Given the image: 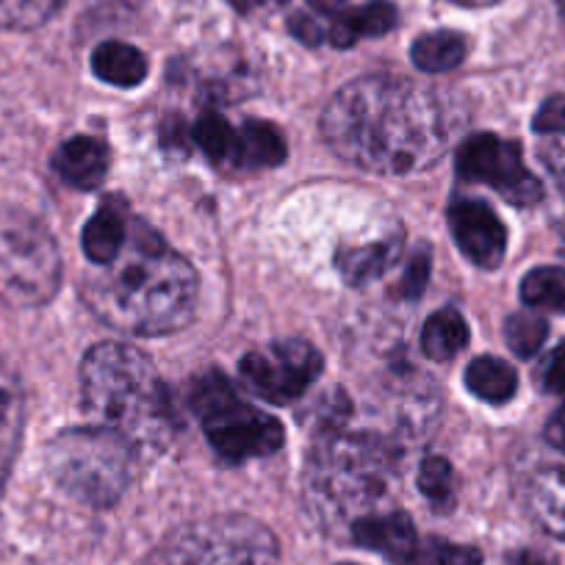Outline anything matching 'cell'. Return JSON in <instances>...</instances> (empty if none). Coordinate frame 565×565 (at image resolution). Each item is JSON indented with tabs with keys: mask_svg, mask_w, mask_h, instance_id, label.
Listing matches in <instances>:
<instances>
[{
	"mask_svg": "<svg viewBox=\"0 0 565 565\" xmlns=\"http://www.w3.org/2000/svg\"><path fill=\"white\" fill-rule=\"evenodd\" d=\"M64 0H0V25L14 31H29L47 23Z\"/></svg>",
	"mask_w": 565,
	"mask_h": 565,
	"instance_id": "484cf974",
	"label": "cell"
},
{
	"mask_svg": "<svg viewBox=\"0 0 565 565\" xmlns=\"http://www.w3.org/2000/svg\"><path fill=\"white\" fill-rule=\"evenodd\" d=\"M20 436V394L0 383V480L9 469V458Z\"/></svg>",
	"mask_w": 565,
	"mask_h": 565,
	"instance_id": "83f0119b",
	"label": "cell"
},
{
	"mask_svg": "<svg viewBox=\"0 0 565 565\" xmlns=\"http://www.w3.org/2000/svg\"><path fill=\"white\" fill-rule=\"evenodd\" d=\"M322 355L313 344L302 339L275 341L266 350L247 352L238 363L244 385L260 399L286 405L295 402L317 383L322 374Z\"/></svg>",
	"mask_w": 565,
	"mask_h": 565,
	"instance_id": "9c48e42d",
	"label": "cell"
},
{
	"mask_svg": "<svg viewBox=\"0 0 565 565\" xmlns=\"http://www.w3.org/2000/svg\"><path fill=\"white\" fill-rule=\"evenodd\" d=\"M308 3L322 14H341L347 7V0H308Z\"/></svg>",
	"mask_w": 565,
	"mask_h": 565,
	"instance_id": "8d00e7d4",
	"label": "cell"
},
{
	"mask_svg": "<svg viewBox=\"0 0 565 565\" xmlns=\"http://www.w3.org/2000/svg\"><path fill=\"white\" fill-rule=\"evenodd\" d=\"M504 565H557L554 557L537 552V548H515V552L508 554Z\"/></svg>",
	"mask_w": 565,
	"mask_h": 565,
	"instance_id": "e575fe53",
	"label": "cell"
},
{
	"mask_svg": "<svg viewBox=\"0 0 565 565\" xmlns=\"http://www.w3.org/2000/svg\"><path fill=\"white\" fill-rule=\"evenodd\" d=\"M189 405L198 413L211 447L225 460L266 458L282 447L280 422L238 399L225 374L209 372L194 380Z\"/></svg>",
	"mask_w": 565,
	"mask_h": 565,
	"instance_id": "52a82bcc",
	"label": "cell"
},
{
	"mask_svg": "<svg viewBox=\"0 0 565 565\" xmlns=\"http://www.w3.org/2000/svg\"><path fill=\"white\" fill-rule=\"evenodd\" d=\"M269 3H280V0H231V7L242 14L255 12V9H264L269 7Z\"/></svg>",
	"mask_w": 565,
	"mask_h": 565,
	"instance_id": "74e56055",
	"label": "cell"
},
{
	"mask_svg": "<svg viewBox=\"0 0 565 565\" xmlns=\"http://www.w3.org/2000/svg\"><path fill=\"white\" fill-rule=\"evenodd\" d=\"M532 128L541 136H565V95H554L537 108Z\"/></svg>",
	"mask_w": 565,
	"mask_h": 565,
	"instance_id": "4dcf8cb0",
	"label": "cell"
},
{
	"mask_svg": "<svg viewBox=\"0 0 565 565\" xmlns=\"http://www.w3.org/2000/svg\"><path fill=\"white\" fill-rule=\"evenodd\" d=\"M418 488L436 508H449L455 499V471L447 458H427L418 469Z\"/></svg>",
	"mask_w": 565,
	"mask_h": 565,
	"instance_id": "4316f807",
	"label": "cell"
},
{
	"mask_svg": "<svg viewBox=\"0 0 565 565\" xmlns=\"http://www.w3.org/2000/svg\"><path fill=\"white\" fill-rule=\"evenodd\" d=\"M427 280H430V253L418 249L407 260L405 271H402L399 282H396L394 297L396 300H418L424 295V289H427Z\"/></svg>",
	"mask_w": 565,
	"mask_h": 565,
	"instance_id": "f1b7e54d",
	"label": "cell"
},
{
	"mask_svg": "<svg viewBox=\"0 0 565 565\" xmlns=\"http://www.w3.org/2000/svg\"><path fill=\"white\" fill-rule=\"evenodd\" d=\"M352 541L383 554L391 565H416L424 537H418L411 515L391 510V513H369L355 519Z\"/></svg>",
	"mask_w": 565,
	"mask_h": 565,
	"instance_id": "7c38bea8",
	"label": "cell"
},
{
	"mask_svg": "<svg viewBox=\"0 0 565 565\" xmlns=\"http://www.w3.org/2000/svg\"><path fill=\"white\" fill-rule=\"evenodd\" d=\"M402 255V236H385L380 242L361 244V247H341L335 255L341 277L350 286H363L383 277Z\"/></svg>",
	"mask_w": 565,
	"mask_h": 565,
	"instance_id": "5bb4252c",
	"label": "cell"
},
{
	"mask_svg": "<svg viewBox=\"0 0 565 565\" xmlns=\"http://www.w3.org/2000/svg\"><path fill=\"white\" fill-rule=\"evenodd\" d=\"M482 552L475 546H458V543H438V565H480Z\"/></svg>",
	"mask_w": 565,
	"mask_h": 565,
	"instance_id": "d6a6232c",
	"label": "cell"
},
{
	"mask_svg": "<svg viewBox=\"0 0 565 565\" xmlns=\"http://www.w3.org/2000/svg\"><path fill=\"white\" fill-rule=\"evenodd\" d=\"M541 161L552 172L554 183L565 192V136H548L541 145Z\"/></svg>",
	"mask_w": 565,
	"mask_h": 565,
	"instance_id": "1f68e13d",
	"label": "cell"
},
{
	"mask_svg": "<svg viewBox=\"0 0 565 565\" xmlns=\"http://www.w3.org/2000/svg\"><path fill=\"white\" fill-rule=\"evenodd\" d=\"M399 14H396L394 3L388 0H369L358 9H344L335 14L333 25H330L328 36L335 47L355 45L363 36H383L396 25Z\"/></svg>",
	"mask_w": 565,
	"mask_h": 565,
	"instance_id": "9a60e30c",
	"label": "cell"
},
{
	"mask_svg": "<svg viewBox=\"0 0 565 565\" xmlns=\"http://www.w3.org/2000/svg\"><path fill=\"white\" fill-rule=\"evenodd\" d=\"M548 322L532 311H519L504 322V341L519 358H532L546 344Z\"/></svg>",
	"mask_w": 565,
	"mask_h": 565,
	"instance_id": "d4e9b609",
	"label": "cell"
},
{
	"mask_svg": "<svg viewBox=\"0 0 565 565\" xmlns=\"http://www.w3.org/2000/svg\"><path fill=\"white\" fill-rule=\"evenodd\" d=\"M280 548L260 521L214 515L172 532L145 565H277Z\"/></svg>",
	"mask_w": 565,
	"mask_h": 565,
	"instance_id": "ba28073f",
	"label": "cell"
},
{
	"mask_svg": "<svg viewBox=\"0 0 565 565\" xmlns=\"http://www.w3.org/2000/svg\"><path fill=\"white\" fill-rule=\"evenodd\" d=\"M136 447L111 427H75L47 444V471L58 488L92 508H108L128 491Z\"/></svg>",
	"mask_w": 565,
	"mask_h": 565,
	"instance_id": "5b68a950",
	"label": "cell"
},
{
	"mask_svg": "<svg viewBox=\"0 0 565 565\" xmlns=\"http://www.w3.org/2000/svg\"><path fill=\"white\" fill-rule=\"evenodd\" d=\"M466 385L475 396L491 405H502V402L513 399L515 388H519V374L513 366L493 355H482L469 363L466 369Z\"/></svg>",
	"mask_w": 565,
	"mask_h": 565,
	"instance_id": "ffe728a7",
	"label": "cell"
},
{
	"mask_svg": "<svg viewBox=\"0 0 565 565\" xmlns=\"http://www.w3.org/2000/svg\"><path fill=\"white\" fill-rule=\"evenodd\" d=\"M81 388L86 411L134 447H150L170 430V394L153 363L134 347L119 341L92 347L81 363Z\"/></svg>",
	"mask_w": 565,
	"mask_h": 565,
	"instance_id": "3957f363",
	"label": "cell"
},
{
	"mask_svg": "<svg viewBox=\"0 0 565 565\" xmlns=\"http://www.w3.org/2000/svg\"><path fill=\"white\" fill-rule=\"evenodd\" d=\"M469 344V324L455 308L433 313L422 330V350L433 361H449Z\"/></svg>",
	"mask_w": 565,
	"mask_h": 565,
	"instance_id": "7402d4cb",
	"label": "cell"
},
{
	"mask_svg": "<svg viewBox=\"0 0 565 565\" xmlns=\"http://www.w3.org/2000/svg\"><path fill=\"white\" fill-rule=\"evenodd\" d=\"M559 233H563V236H565V214H563V220H559Z\"/></svg>",
	"mask_w": 565,
	"mask_h": 565,
	"instance_id": "ab89813d",
	"label": "cell"
},
{
	"mask_svg": "<svg viewBox=\"0 0 565 565\" xmlns=\"http://www.w3.org/2000/svg\"><path fill=\"white\" fill-rule=\"evenodd\" d=\"M449 227L455 244L471 264L497 269L508 253V231L491 205L482 200H455L449 209Z\"/></svg>",
	"mask_w": 565,
	"mask_h": 565,
	"instance_id": "8fae6325",
	"label": "cell"
},
{
	"mask_svg": "<svg viewBox=\"0 0 565 565\" xmlns=\"http://www.w3.org/2000/svg\"><path fill=\"white\" fill-rule=\"evenodd\" d=\"M92 70L111 86H139L148 75V58L125 42H103L92 53Z\"/></svg>",
	"mask_w": 565,
	"mask_h": 565,
	"instance_id": "d6986e66",
	"label": "cell"
},
{
	"mask_svg": "<svg viewBox=\"0 0 565 565\" xmlns=\"http://www.w3.org/2000/svg\"><path fill=\"white\" fill-rule=\"evenodd\" d=\"M546 441L552 444L554 449H563L565 452V405L548 418L546 424Z\"/></svg>",
	"mask_w": 565,
	"mask_h": 565,
	"instance_id": "d590c367",
	"label": "cell"
},
{
	"mask_svg": "<svg viewBox=\"0 0 565 565\" xmlns=\"http://www.w3.org/2000/svg\"><path fill=\"white\" fill-rule=\"evenodd\" d=\"M466 53H469V45L458 31H433V34L418 36L411 47L413 64L424 73H449L463 64Z\"/></svg>",
	"mask_w": 565,
	"mask_h": 565,
	"instance_id": "44dd1931",
	"label": "cell"
},
{
	"mask_svg": "<svg viewBox=\"0 0 565 565\" xmlns=\"http://www.w3.org/2000/svg\"><path fill=\"white\" fill-rule=\"evenodd\" d=\"M53 170L73 189H97L108 175L106 141L95 136H73L53 156Z\"/></svg>",
	"mask_w": 565,
	"mask_h": 565,
	"instance_id": "4fadbf2b",
	"label": "cell"
},
{
	"mask_svg": "<svg viewBox=\"0 0 565 565\" xmlns=\"http://www.w3.org/2000/svg\"><path fill=\"white\" fill-rule=\"evenodd\" d=\"M526 508L548 535L565 541V469H546L535 475L526 491Z\"/></svg>",
	"mask_w": 565,
	"mask_h": 565,
	"instance_id": "ac0fdd59",
	"label": "cell"
},
{
	"mask_svg": "<svg viewBox=\"0 0 565 565\" xmlns=\"http://www.w3.org/2000/svg\"><path fill=\"white\" fill-rule=\"evenodd\" d=\"M537 385L543 394L565 396V339L546 355V361L537 369Z\"/></svg>",
	"mask_w": 565,
	"mask_h": 565,
	"instance_id": "f546056e",
	"label": "cell"
},
{
	"mask_svg": "<svg viewBox=\"0 0 565 565\" xmlns=\"http://www.w3.org/2000/svg\"><path fill=\"white\" fill-rule=\"evenodd\" d=\"M289 29L291 34L300 42H306V45H319V42L324 40V31L319 29L317 20L306 18V14H295V18L289 20Z\"/></svg>",
	"mask_w": 565,
	"mask_h": 565,
	"instance_id": "836d02e7",
	"label": "cell"
},
{
	"mask_svg": "<svg viewBox=\"0 0 565 565\" xmlns=\"http://www.w3.org/2000/svg\"><path fill=\"white\" fill-rule=\"evenodd\" d=\"M396 475V452L388 441L366 433L330 427L308 463L311 491L324 508L358 510L383 499Z\"/></svg>",
	"mask_w": 565,
	"mask_h": 565,
	"instance_id": "277c9868",
	"label": "cell"
},
{
	"mask_svg": "<svg viewBox=\"0 0 565 565\" xmlns=\"http://www.w3.org/2000/svg\"><path fill=\"white\" fill-rule=\"evenodd\" d=\"M521 300L541 311L565 313V269L537 266L521 280Z\"/></svg>",
	"mask_w": 565,
	"mask_h": 565,
	"instance_id": "cb8c5ba5",
	"label": "cell"
},
{
	"mask_svg": "<svg viewBox=\"0 0 565 565\" xmlns=\"http://www.w3.org/2000/svg\"><path fill=\"white\" fill-rule=\"evenodd\" d=\"M322 134L341 159L380 175L422 172L447 150L436 97L391 75H369L335 92Z\"/></svg>",
	"mask_w": 565,
	"mask_h": 565,
	"instance_id": "6da1fadb",
	"label": "cell"
},
{
	"mask_svg": "<svg viewBox=\"0 0 565 565\" xmlns=\"http://www.w3.org/2000/svg\"><path fill=\"white\" fill-rule=\"evenodd\" d=\"M62 286V253L36 216L0 211V302L12 308L45 306Z\"/></svg>",
	"mask_w": 565,
	"mask_h": 565,
	"instance_id": "8992f818",
	"label": "cell"
},
{
	"mask_svg": "<svg viewBox=\"0 0 565 565\" xmlns=\"http://www.w3.org/2000/svg\"><path fill=\"white\" fill-rule=\"evenodd\" d=\"M286 159V139L271 122L247 119L238 128V150L233 170H266Z\"/></svg>",
	"mask_w": 565,
	"mask_h": 565,
	"instance_id": "e0dca14e",
	"label": "cell"
},
{
	"mask_svg": "<svg viewBox=\"0 0 565 565\" xmlns=\"http://www.w3.org/2000/svg\"><path fill=\"white\" fill-rule=\"evenodd\" d=\"M130 233V220L125 216V209H119L117 203H106L97 209V214L86 222L84 227V255L95 266L111 264L119 255V249L125 247Z\"/></svg>",
	"mask_w": 565,
	"mask_h": 565,
	"instance_id": "2e32d148",
	"label": "cell"
},
{
	"mask_svg": "<svg viewBox=\"0 0 565 565\" xmlns=\"http://www.w3.org/2000/svg\"><path fill=\"white\" fill-rule=\"evenodd\" d=\"M86 306L108 328L130 335H164L186 328L198 308V271L141 220L130 222L111 264L84 282Z\"/></svg>",
	"mask_w": 565,
	"mask_h": 565,
	"instance_id": "7a4b0ae2",
	"label": "cell"
},
{
	"mask_svg": "<svg viewBox=\"0 0 565 565\" xmlns=\"http://www.w3.org/2000/svg\"><path fill=\"white\" fill-rule=\"evenodd\" d=\"M192 139L214 164L233 167L236 164V150H238V130L227 122L222 114L209 111L194 122Z\"/></svg>",
	"mask_w": 565,
	"mask_h": 565,
	"instance_id": "603a6c76",
	"label": "cell"
},
{
	"mask_svg": "<svg viewBox=\"0 0 565 565\" xmlns=\"http://www.w3.org/2000/svg\"><path fill=\"white\" fill-rule=\"evenodd\" d=\"M458 172L463 181L497 189L513 205H535L543 198L541 181L526 170L519 145L493 134L466 141L458 153Z\"/></svg>",
	"mask_w": 565,
	"mask_h": 565,
	"instance_id": "30bf717a",
	"label": "cell"
},
{
	"mask_svg": "<svg viewBox=\"0 0 565 565\" xmlns=\"http://www.w3.org/2000/svg\"><path fill=\"white\" fill-rule=\"evenodd\" d=\"M452 3H458V7H493L499 0H452Z\"/></svg>",
	"mask_w": 565,
	"mask_h": 565,
	"instance_id": "f35d334b",
	"label": "cell"
}]
</instances>
